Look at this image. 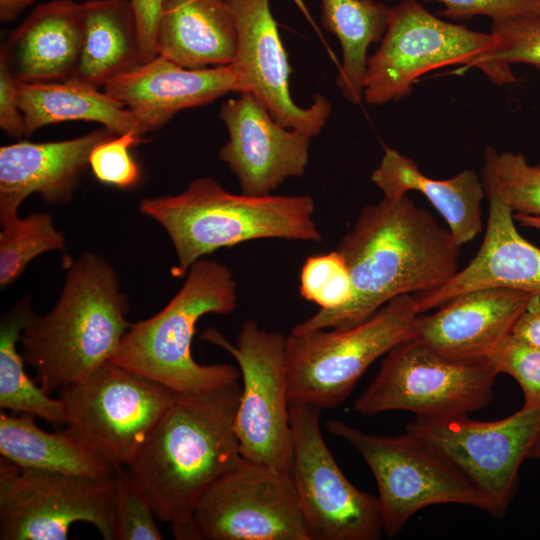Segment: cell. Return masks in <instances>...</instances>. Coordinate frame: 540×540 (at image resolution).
Masks as SVG:
<instances>
[{"label":"cell","instance_id":"obj_12","mask_svg":"<svg viewBox=\"0 0 540 540\" xmlns=\"http://www.w3.org/2000/svg\"><path fill=\"white\" fill-rule=\"evenodd\" d=\"M171 532L181 540H310L290 474L243 457Z\"/></svg>","mask_w":540,"mask_h":540},{"label":"cell","instance_id":"obj_7","mask_svg":"<svg viewBox=\"0 0 540 540\" xmlns=\"http://www.w3.org/2000/svg\"><path fill=\"white\" fill-rule=\"evenodd\" d=\"M326 427L330 434L350 444L370 468L387 537L397 536L414 514L431 505L459 504L489 513L485 496L452 464L411 434H369L333 419Z\"/></svg>","mask_w":540,"mask_h":540},{"label":"cell","instance_id":"obj_24","mask_svg":"<svg viewBox=\"0 0 540 540\" xmlns=\"http://www.w3.org/2000/svg\"><path fill=\"white\" fill-rule=\"evenodd\" d=\"M371 180L384 197L396 198L409 191L422 193L443 217L459 246L473 240L483 228L485 189L474 170L461 171L449 179H432L411 158L385 147Z\"/></svg>","mask_w":540,"mask_h":540},{"label":"cell","instance_id":"obj_3","mask_svg":"<svg viewBox=\"0 0 540 540\" xmlns=\"http://www.w3.org/2000/svg\"><path fill=\"white\" fill-rule=\"evenodd\" d=\"M115 269L84 253L69 264L53 309L35 315L21 334V355L47 394L78 382L110 361L130 323Z\"/></svg>","mask_w":540,"mask_h":540},{"label":"cell","instance_id":"obj_27","mask_svg":"<svg viewBox=\"0 0 540 540\" xmlns=\"http://www.w3.org/2000/svg\"><path fill=\"white\" fill-rule=\"evenodd\" d=\"M18 92L26 136L43 126L71 120L97 122L116 135L133 131L142 136L126 107L88 83L75 79L19 83Z\"/></svg>","mask_w":540,"mask_h":540},{"label":"cell","instance_id":"obj_32","mask_svg":"<svg viewBox=\"0 0 540 540\" xmlns=\"http://www.w3.org/2000/svg\"><path fill=\"white\" fill-rule=\"evenodd\" d=\"M65 238L48 213H31L2 226L0 232V286L14 283L37 256L62 250Z\"/></svg>","mask_w":540,"mask_h":540},{"label":"cell","instance_id":"obj_31","mask_svg":"<svg viewBox=\"0 0 540 540\" xmlns=\"http://www.w3.org/2000/svg\"><path fill=\"white\" fill-rule=\"evenodd\" d=\"M482 182L514 214L540 216V164H530L522 153H498L487 147Z\"/></svg>","mask_w":540,"mask_h":540},{"label":"cell","instance_id":"obj_28","mask_svg":"<svg viewBox=\"0 0 540 540\" xmlns=\"http://www.w3.org/2000/svg\"><path fill=\"white\" fill-rule=\"evenodd\" d=\"M322 23L339 40L342 65L337 85L351 103L363 99L367 50L381 41L387 26L389 8L382 3L362 0H321Z\"/></svg>","mask_w":540,"mask_h":540},{"label":"cell","instance_id":"obj_14","mask_svg":"<svg viewBox=\"0 0 540 540\" xmlns=\"http://www.w3.org/2000/svg\"><path fill=\"white\" fill-rule=\"evenodd\" d=\"M114 482L21 467L0 459V539L66 540L87 522L114 540Z\"/></svg>","mask_w":540,"mask_h":540},{"label":"cell","instance_id":"obj_15","mask_svg":"<svg viewBox=\"0 0 540 540\" xmlns=\"http://www.w3.org/2000/svg\"><path fill=\"white\" fill-rule=\"evenodd\" d=\"M320 409L290 404L294 485L310 540H377L383 522L377 496L343 474L320 429Z\"/></svg>","mask_w":540,"mask_h":540},{"label":"cell","instance_id":"obj_4","mask_svg":"<svg viewBox=\"0 0 540 540\" xmlns=\"http://www.w3.org/2000/svg\"><path fill=\"white\" fill-rule=\"evenodd\" d=\"M139 209L168 234L177 257L171 274L177 278L203 256L247 241L322 240L310 196L234 194L210 177L193 180L177 195L143 199Z\"/></svg>","mask_w":540,"mask_h":540},{"label":"cell","instance_id":"obj_17","mask_svg":"<svg viewBox=\"0 0 540 540\" xmlns=\"http://www.w3.org/2000/svg\"><path fill=\"white\" fill-rule=\"evenodd\" d=\"M228 141L219 150L242 193L270 195L288 178L304 174L312 137L276 121L251 93H239L220 109Z\"/></svg>","mask_w":540,"mask_h":540},{"label":"cell","instance_id":"obj_18","mask_svg":"<svg viewBox=\"0 0 540 540\" xmlns=\"http://www.w3.org/2000/svg\"><path fill=\"white\" fill-rule=\"evenodd\" d=\"M535 295L500 287L467 291L419 314L413 337L451 360L486 363Z\"/></svg>","mask_w":540,"mask_h":540},{"label":"cell","instance_id":"obj_25","mask_svg":"<svg viewBox=\"0 0 540 540\" xmlns=\"http://www.w3.org/2000/svg\"><path fill=\"white\" fill-rule=\"evenodd\" d=\"M83 34L70 79L99 88L142 63L135 13L130 0H88Z\"/></svg>","mask_w":540,"mask_h":540},{"label":"cell","instance_id":"obj_29","mask_svg":"<svg viewBox=\"0 0 540 540\" xmlns=\"http://www.w3.org/2000/svg\"><path fill=\"white\" fill-rule=\"evenodd\" d=\"M36 314L29 296H23L0 321V407L31 414L53 425H66L62 401L49 397L25 373L24 359L17 350L22 331Z\"/></svg>","mask_w":540,"mask_h":540},{"label":"cell","instance_id":"obj_2","mask_svg":"<svg viewBox=\"0 0 540 540\" xmlns=\"http://www.w3.org/2000/svg\"><path fill=\"white\" fill-rule=\"evenodd\" d=\"M239 383L178 394L126 466L156 518L186 524L207 489L242 459L234 429Z\"/></svg>","mask_w":540,"mask_h":540},{"label":"cell","instance_id":"obj_26","mask_svg":"<svg viewBox=\"0 0 540 540\" xmlns=\"http://www.w3.org/2000/svg\"><path fill=\"white\" fill-rule=\"evenodd\" d=\"M31 414H0V453L25 468L114 482L116 468L66 428L54 433L40 429Z\"/></svg>","mask_w":540,"mask_h":540},{"label":"cell","instance_id":"obj_36","mask_svg":"<svg viewBox=\"0 0 540 540\" xmlns=\"http://www.w3.org/2000/svg\"><path fill=\"white\" fill-rule=\"evenodd\" d=\"M144 139L133 131L116 135L94 147L89 167L102 183L120 189H130L141 179V169L130 153V148Z\"/></svg>","mask_w":540,"mask_h":540},{"label":"cell","instance_id":"obj_10","mask_svg":"<svg viewBox=\"0 0 540 540\" xmlns=\"http://www.w3.org/2000/svg\"><path fill=\"white\" fill-rule=\"evenodd\" d=\"M201 338L230 353L242 378L234 429L243 458L290 474L292 433L284 359L286 336L268 331L249 319L236 345L219 331L205 330Z\"/></svg>","mask_w":540,"mask_h":540},{"label":"cell","instance_id":"obj_34","mask_svg":"<svg viewBox=\"0 0 540 540\" xmlns=\"http://www.w3.org/2000/svg\"><path fill=\"white\" fill-rule=\"evenodd\" d=\"M152 507L126 467L116 468L114 540H162Z\"/></svg>","mask_w":540,"mask_h":540},{"label":"cell","instance_id":"obj_39","mask_svg":"<svg viewBox=\"0 0 540 540\" xmlns=\"http://www.w3.org/2000/svg\"><path fill=\"white\" fill-rule=\"evenodd\" d=\"M162 0H130L137 23L142 63L157 56L155 37Z\"/></svg>","mask_w":540,"mask_h":540},{"label":"cell","instance_id":"obj_41","mask_svg":"<svg viewBox=\"0 0 540 540\" xmlns=\"http://www.w3.org/2000/svg\"><path fill=\"white\" fill-rule=\"evenodd\" d=\"M34 0H0V20L9 22Z\"/></svg>","mask_w":540,"mask_h":540},{"label":"cell","instance_id":"obj_8","mask_svg":"<svg viewBox=\"0 0 540 540\" xmlns=\"http://www.w3.org/2000/svg\"><path fill=\"white\" fill-rule=\"evenodd\" d=\"M59 391L66 429L115 468L126 467L178 393L110 361Z\"/></svg>","mask_w":540,"mask_h":540},{"label":"cell","instance_id":"obj_6","mask_svg":"<svg viewBox=\"0 0 540 540\" xmlns=\"http://www.w3.org/2000/svg\"><path fill=\"white\" fill-rule=\"evenodd\" d=\"M413 294L398 296L356 325L291 331L284 359L290 404L333 409L378 358L414 336Z\"/></svg>","mask_w":540,"mask_h":540},{"label":"cell","instance_id":"obj_30","mask_svg":"<svg viewBox=\"0 0 540 540\" xmlns=\"http://www.w3.org/2000/svg\"><path fill=\"white\" fill-rule=\"evenodd\" d=\"M491 34L493 46L470 67L482 70L498 86L517 82L510 68L513 63L530 64L540 70V14L493 20Z\"/></svg>","mask_w":540,"mask_h":540},{"label":"cell","instance_id":"obj_42","mask_svg":"<svg viewBox=\"0 0 540 540\" xmlns=\"http://www.w3.org/2000/svg\"><path fill=\"white\" fill-rule=\"evenodd\" d=\"M514 219L522 226L540 230V216L514 214Z\"/></svg>","mask_w":540,"mask_h":540},{"label":"cell","instance_id":"obj_21","mask_svg":"<svg viewBox=\"0 0 540 540\" xmlns=\"http://www.w3.org/2000/svg\"><path fill=\"white\" fill-rule=\"evenodd\" d=\"M487 196V227L477 254L443 286L414 295L418 314L481 288L500 287L540 295V249L518 232L512 210L495 196Z\"/></svg>","mask_w":540,"mask_h":540},{"label":"cell","instance_id":"obj_22","mask_svg":"<svg viewBox=\"0 0 540 540\" xmlns=\"http://www.w3.org/2000/svg\"><path fill=\"white\" fill-rule=\"evenodd\" d=\"M83 5L53 0L37 6L2 45L3 60L19 83L72 77L81 51Z\"/></svg>","mask_w":540,"mask_h":540},{"label":"cell","instance_id":"obj_9","mask_svg":"<svg viewBox=\"0 0 540 540\" xmlns=\"http://www.w3.org/2000/svg\"><path fill=\"white\" fill-rule=\"evenodd\" d=\"M497 376L487 363L451 360L411 337L386 354L354 408L364 416L393 410L422 418L468 414L492 401Z\"/></svg>","mask_w":540,"mask_h":540},{"label":"cell","instance_id":"obj_19","mask_svg":"<svg viewBox=\"0 0 540 540\" xmlns=\"http://www.w3.org/2000/svg\"><path fill=\"white\" fill-rule=\"evenodd\" d=\"M103 88L134 115L141 135L160 129L179 111L240 91L231 64L189 69L161 55L116 76Z\"/></svg>","mask_w":540,"mask_h":540},{"label":"cell","instance_id":"obj_23","mask_svg":"<svg viewBox=\"0 0 540 540\" xmlns=\"http://www.w3.org/2000/svg\"><path fill=\"white\" fill-rule=\"evenodd\" d=\"M155 47L189 69L231 64L237 30L230 7L225 0H162Z\"/></svg>","mask_w":540,"mask_h":540},{"label":"cell","instance_id":"obj_37","mask_svg":"<svg viewBox=\"0 0 540 540\" xmlns=\"http://www.w3.org/2000/svg\"><path fill=\"white\" fill-rule=\"evenodd\" d=\"M442 3V15L451 19H467L485 15L493 20L518 15L540 14V0H433Z\"/></svg>","mask_w":540,"mask_h":540},{"label":"cell","instance_id":"obj_5","mask_svg":"<svg viewBox=\"0 0 540 540\" xmlns=\"http://www.w3.org/2000/svg\"><path fill=\"white\" fill-rule=\"evenodd\" d=\"M238 305L237 284L224 264L200 259L168 304L154 316L130 324L110 362L178 394H198L236 384L239 368L202 365L191 354L199 319L229 314Z\"/></svg>","mask_w":540,"mask_h":540},{"label":"cell","instance_id":"obj_13","mask_svg":"<svg viewBox=\"0 0 540 540\" xmlns=\"http://www.w3.org/2000/svg\"><path fill=\"white\" fill-rule=\"evenodd\" d=\"M494 44L491 33L441 20L414 0L389 8L378 49L367 58L363 99L370 105L399 100L423 74L471 63Z\"/></svg>","mask_w":540,"mask_h":540},{"label":"cell","instance_id":"obj_38","mask_svg":"<svg viewBox=\"0 0 540 540\" xmlns=\"http://www.w3.org/2000/svg\"><path fill=\"white\" fill-rule=\"evenodd\" d=\"M18 87L19 82L0 59V127L7 135L15 138L25 135Z\"/></svg>","mask_w":540,"mask_h":540},{"label":"cell","instance_id":"obj_20","mask_svg":"<svg viewBox=\"0 0 540 540\" xmlns=\"http://www.w3.org/2000/svg\"><path fill=\"white\" fill-rule=\"evenodd\" d=\"M116 136L102 126L73 139L32 143L20 141L0 147V224L18 218V209L31 194L47 204L68 202L96 145Z\"/></svg>","mask_w":540,"mask_h":540},{"label":"cell","instance_id":"obj_11","mask_svg":"<svg viewBox=\"0 0 540 540\" xmlns=\"http://www.w3.org/2000/svg\"><path fill=\"white\" fill-rule=\"evenodd\" d=\"M539 431L540 409L524 406L496 421H476L468 414L415 417L405 429L469 480L496 519L504 517L514 497L519 469Z\"/></svg>","mask_w":540,"mask_h":540},{"label":"cell","instance_id":"obj_40","mask_svg":"<svg viewBox=\"0 0 540 540\" xmlns=\"http://www.w3.org/2000/svg\"><path fill=\"white\" fill-rule=\"evenodd\" d=\"M511 333L540 347V295L536 294L532 298L516 321Z\"/></svg>","mask_w":540,"mask_h":540},{"label":"cell","instance_id":"obj_35","mask_svg":"<svg viewBox=\"0 0 540 540\" xmlns=\"http://www.w3.org/2000/svg\"><path fill=\"white\" fill-rule=\"evenodd\" d=\"M486 363L499 375L513 377L524 395L523 406L540 409V347L512 333L490 353Z\"/></svg>","mask_w":540,"mask_h":540},{"label":"cell","instance_id":"obj_16","mask_svg":"<svg viewBox=\"0 0 540 540\" xmlns=\"http://www.w3.org/2000/svg\"><path fill=\"white\" fill-rule=\"evenodd\" d=\"M237 30L233 66L239 93L253 94L272 117L287 128L315 137L325 126L331 104L316 94L309 107H300L289 89L291 68L278 32L270 0H225Z\"/></svg>","mask_w":540,"mask_h":540},{"label":"cell","instance_id":"obj_43","mask_svg":"<svg viewBox=\"0 0 540 540\" xmlns=\"http://www.w3.org/2000/svg\"><path fill=\"white\" fill-rule=\"evenodd\" d=\"M292 1L295 3L298 9L302 12L304 17L310 22V24L315 27V24L312 20V17L310 15L308 8L305 5V2L303 0H292Z\"/></svg>","mask_w":540,"mask_h":540},{"label":"cell","instance_id":"obj_45","mask_svg":"<svg viewBox=\"0 0 540 540\" xmlns=\"http://www.w3.org/2000/svg\"><path fill=\"white\" fill-rule=\"evenodd\" d=\"M362 1H366V2H372L373 0H362Z\"/></svg>","mask_w":540,"mask_h":540},{"label":"cell","instance_id":"obj_44","mask_svg":"<svg viewBox=\"0 0 540 540\" xmlns=\"http://www.w3.org/2000/svg\"><path fill=\"white\" fill-rule=\"evenodd\" d=\"M529 458L540 461V431L530 451Z\"/></svg>","mask_w":540,"mask_h":540},{"label":"cell","instance_id":"obj_33","mask_svg":"<svg viewBox=\"0 0 540 540\" xmlns=\"http://www.w3.org/2000/svg\"><path fill=\"white\" fill-rule=\"evenodd\" d=\"M299 292L302 298L323 310L347 303L352 284L342 255L334 250L308 256L301 268Z\"/></svg>","mask_w":540,"mask_h":540},{"label":"cell","instance_id":"obj_1","mask_svg":"<svg viewBox=\"0 0 540 540\" xmlns=\"http://www.w3.org/2000/svg\"><path fill=\"white\" fill-rule=\"evenodd\" d=\"M459 248L449 230L407 194L383 196L360 211L336 249L351 278L348 302L319 309L292 331L351 327L398 296L435 290L458 272Z\"/></svg>","mask_w":540,"mask_h":540}]
</instances>
